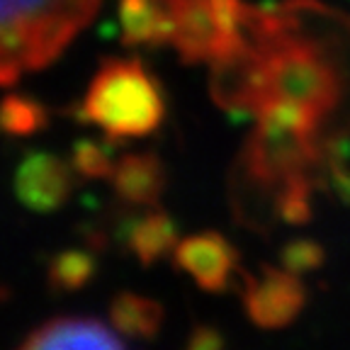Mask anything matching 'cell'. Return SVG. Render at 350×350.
Here are the masks:
<instances>
[{"mask_svg": "<svg viewBox=\"0 0 350 350\" xmlns=\"http://www.w3.org/2000/svg\"><path fill=\"white\" fill-rule=\"evenodd\" d=\"M100 0H3L0 78L12 85L22 73L56 59L93 20Z\"/></svg>", "mask_w": 350, "mask_h": 350, "instance_id": "cell-1", "label": "cell"}, {"mask_svg": "<svg viewBox=\"0 0 350 350\" xmlns=\"http://www.w3.org/2000/svg\"><path fill=\"white\" fill-rule=\"evenodd\" d=\"M159 83L137 59H107L90 81L81 117L109 139L146 137L163 122Z\"/></svg>", "mask_w": 350, "mask_h": 350, "instance_id": "cell-2", "label": "cell"}, {"mask_svg": "<svg viewBox=\"0 0 350 350\" xmlns=\"http://www.w3.org/2000/svg\"><path fill=\"white\" fill-rule=\"evenodd\" d=\"M314 137L317 134L287 124L278 117L260 115L246 156L253 178L268 185H290L297 178H304V168L317 159Z\"/></svg>", "mask_w": 350, "mask_h": 350, "instance_id": "cell-3", "label": "cell"}, {"mask_svg": "<svg viewBox=\"0 0 350 350\" xmlns=\"http://www.w3.org/2000/svg\"><path fill=\"white\" fill-rule=\"evenodd\" d=\"M173 20V44L185 64H219L236 54L212 0H161Z\"/></svg>", "mask_w": 350, "mask_h": 350, "instance_id": "cell-4", "label": "cell"}, {"mask_svg": "<svg viewBox=\"0 0 350 350\" xmlns=\"http://www.w3.org/2000/svg\"><path fill=\"white\" fill-rule=\"evenodd\" d=\"M73 190L71 168L51 153H29L15 170V195L32 212H54Z\"/></svg>", "mask_w": 350, "mask_h": 350, "instance_id": "cell-5", "label": "cell"}, {"mask_svg": "<svg viewBox=\"0 0 350 350\" xmlns=\"http://www.w3.org/2000/svg\"><path fill=\"white\" fill-rule=\"evenodd\" d=\"M301 287L292 273L268 270L258 280H248L246 312L258 326L278 328L290 323L301 306Z\"/></svg>", "mask_w": 350, "mask_h": 350, "instance_id": "cell-6", "label": "cell"}, {"mask_svg": "<svg viewBox=\"0 0 350 350\" xmlns=\"http://www.w3.org/2000/svg\"><path fill=\"white\" fill-rule=\"evenodd\" d=\"M175 262L180 265L200 287L209 292L224 290L229 275L234 273V248L219 234H197L173 248Z\"/></svg>", "mask_w": 350, "mask_h": 350, "instance_id": "cell-7", "label": "cell"}, {"mask_svg": "<svg viewBox=\"0 0 350 350\" xmlns=\"http://www.w3.org/2000/svg\"><path fill=\"white\" fill-rule=\"evenodd\" d=\"M17 350H122L109 328L90 319H54L27 336Z\"/></svg>", "mask_w": 350, "mask_h": 350, "instance_id": "cell-8", "label": "cell"}, {"mask_svg": "<svg viewBox=\"0 0 350 350\" xmlns=\"http://www.w3.org/2000/svg\"><path fill=\"white\" fill-rule=\"evenodd\" d=\"M120 34L126 46H163L173 39V20L161 0H120Z\"/></svg>", "mask_w": 350, "mask_h": 350, "instance_id": "cell-9", "label": "cell"}, {"mask_svg": "<svg viewBox=\"0 0 350 350\" xmlns=\"http://www.w3.org/2000/svg\"><path fill=\"white\" fill-rule=\"evenodd\" d=\"M117 195L134 204H153L165 185V173L153 153H129L112 170Z\"/></svg>", "mask_w": 350, "mask_h": 350, "instance_id": "cell-10", "label": "cell"}, {"mask_svg": "<svg viewBox=\"0 0 350 350\" xmlns=\"http://www.w3.org/2000/svg\"><path fill=\"white\" fill-rule=\"evenodd\" d=\"M129 243L144 262H151L173 248L175 229L163 212H148L131 229Z\"/></svg>", "mask_w": 350, "mask_h": 350, "instance_id": "cell-11", "label": "cell"}, {"mask_svg": "<svg viewBox=\"0 0 350 350\" xmlns=\"http://www.w3.org/2000/svg\"><path fill=\"white\" fill-rule=\"evenodd\" d=\"M112 321L120 331L148 338L159 331L161 309L151 299L137 295H120L112 301Z\"/></svg>", "mask_w": 350, "mask_h": 350, "instance_id": "cell-12", "label": "cell"}, {"mask_svg": "<svg viewBox=\"0 0 350 350\" xmlns=\"http://www.w3.org/2000/svg\"><path fill=\"white\" fill-rule=\"evenodd\" d=\"M0 122H3V129L12 137H27L46 124V109L32 98L8 95L0 112Z\"/></svg>", "mask_w": 350, "mask_h": 350, "instance_id": "cell-13", "label": "cell"}, {"mask_svg": "<svg viewBox=\"0 0 350 350\" xmlns=\"http://www.w3.org/2000/svg\"><path fill=\"white\" fill-rule=\"evenodd\" d=\"M93 273V260L85 253H61L51 265V284L59 290H76L90 278Z\"/></svg>", "mask_w": 350, "mask_h": 350, "instance_id": "cell-14", "label": "cell"}, {"mask_svg": "<svg viewBox=\"0 0 350 350\" xmlns=\"http://www.w3.org/2000/svg\"><path fill=\"white\" fill-rule=\"evenodd\" d=\"M73 168L83 178H112L115 163L109 161L107 151L103 146L83 139V142H78L73 146Z\"/></svg>", "mask_w": 350, "mask_h": 350, "instance_id": "cell-15", "label": "cell"}, {"mask_svg": "<svg viewBox=\"0 0 350 350\" xmlns=\"http://www.w3.org/2000/svg\"><path fill=\"white\" fill-rule=\"evenodd\" d=\"M187 350H217V336L212 331H200Z\"/></svg>", "mask_w": 350, "mask_h": 350, "instance_id": "cell-16", "label": "cell"}]
</instances>
